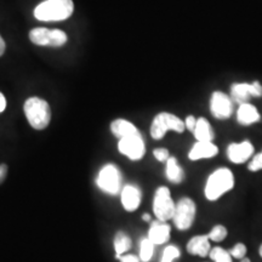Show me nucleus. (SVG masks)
Listing matches in <instances>:
<instances>
[{
	"label": "nucleus",
	"instance_id": "f257e3e1",
	"mask_svg": "<svg viewBox=\"0 0 262 262\" xmlns=\"http://www.w3.org/2000/svg\"><path fill=\"white\" fill-rule=\"evenodd\" d=\"M73 11L72 0H45L34 9V16L39 21L58 22L70 18Z\"/></svg>",
	"mask_w": 262,
	"mask_h": 262
},
{
	"label": "nucleus",
	"instance_id": "f03ea898",
	"mask_svg": "<svg viewBox=\"0 0 262 262\" xmlns=\"http://www.w3.org/2000/svg\"><path fill=\"white\" fill-rule=\"evenodd\" d=\"M234 175L228 168H220L210 173L206 180L204 194L205 198L210 202L220 199L222 195L233 189Z\"/></svg>",
	"mask_w": 262,
	"mask_h": 262
},
{
	"label": "nucleus",
	"instance_id": "7ed1b4c3",
	"mask_svg": "<svg viewBox=\"0 0 262 262\" xmlns=\"http://www.w3.org/2000/svg\"><path fill=\"white\" fill-rule=\"evenodd\" d=\"M24 111L29 125L35 130H44L51 122V108L40 97H29L25 102Z\"/></svg>",
	"mask_w": 262,
	"mask_h": 262
},
{
	"label": "nucleus",
	"instance_id": "20e7f679",
	"mask_svg": "<svg viewBox=\"0 0 262 262\" xmlns=\"http://www.w3.org/2000/svg\"><path fill=\"white\" fill-rule=\"evenodd\" d=\"M185 129V122L180 119L178 116L168 112H162L157 114L153 119L152 125H150V136L155 140H162L170 130L181 134Z\"/></svg>",
	"mask_w": 262,
	"mask_h": 262
},
{
	"label": "nucleus",
	"instance_id": "39448f33",
	"mask_svg": "<svg viewBox=\"0 0 262 262\" xmlns=\"http://www.w3.org/2000/svg\"><path fill=\"white\" fill-rule=\"evenodd\" d=\"M96 185L101 191L110 195L122 192V173L114 164H107L98 172Z\"/></svg>",
	"mask_w": 262,
	"mask_h": 262
},
{
	"label": "nucleus",
	"instance_id": "423d86ee",
	"mask_svg": "<svg viewBox=\"0 0 262 262\" xmlns=\"http://www.w3.org/2000/svg\"><path fill=\"white\" fill-rule=\"evenodd\" d=\"M196 214V206L193 199L185 196L176 203L175 214L172 221L179 231H187L194 224Z\"/></svg>",
	"mask_w": 262,
	"mask_h": 262
},
{
	"label": "nucleus",
	"instance_id": "0eeeda50",
	"mask_svg": "<svg viewBox=\"0 0 262 262\" xmlns=\"http://www.w3.org/2000/svg\"><path fill=\"white\" fill-rule=\"evenodd\" d=\"M175 208L176 203L172 201L169 188L163 186L157 189L153 198V214L156 215L157 220L164 222L172 220Z\"/></svg>",
	"mask_w": 262,
	"mask_h": 262
},
{
	"label": "nucleus",
	"instance_id": "6e6552de",
	"mask_svg": "<svg viewBox=\"0 0 262 262\" xmlns=\"http://www.w3.org/2000/svg\"><path fill=\"white\" fill-rule=\"evenodd\" d=\"M29 39L33 44L38 47H52L58 48L67 42V34L60 29H48V28H33L29 32Z\"/></svg>",
	"mask_w": 262,
	"mask_h": 262
},
{
	"label": "nucleus",
	"instance_id": "1a4fd4ad",
	"mask_svg": "<svg viewBox=\"0 0 262 262\" xmlns=\"http://www.w3.org/2000/svg\"><path fill=\"white\" fill-rule=\"evenodd\" d=\"M118 149H119L122 155L125 156L130 160H135L136 162V160L142 159L146 153V145L140 131L134 134V135L119 139Z\"/></svg>",
	"mask_w": 262,
	"mask_h": 262
},
{
	"label": "nucleus",
	"instance_id": "9d476101",
	"mask_svg": "<svg viewBox=\"0 0 262 262\" xmlns=\"http://www.w3.org/2000/svg\"><path fill=\"white\" fill-rule=\"evenodd\" d=\"M231 98L233 102L247 103L251 97L262 96V85L258 81L253 83H234L231 86Z\"/></svg>",
	"mask_w": 262,
	"mask_h": 262
},
{
	"label": "nucleus",
	"instance_id": "9b49d317",
	"mask_svg": "<svg viewBox=\"0 0 262 262\" xmlns=\"http://www.w3.org/2000/svg\"><path fill=\"white\" fill-rule=\"evenodd\" d=\"M210 112L216 119H228L233 113V100L222 91H215L210 98Z\"/></svg>",
	"mask_w": 262,
	"mask_h": 262
},
{
	"label": "nucleus",
	"instance_id": "f8f14e48",
	"mask_svg": "<svg viewBox=\"0 0 262 262\" xmlns=\"http://www.w3.org/2000/svg\"><path fill=\"white\" fill-rule=\"evenodd\" d=\"M254 156V146L250 141L233 142L227 147V157L233 164L247 163Z\"/></svg>",
	"mask_w": 262,
	"mask_h": 262
},
{
	"label": "nucleus",
	"instance_id": "ddd939ff",
	"mask_svg": "<svg viewBox=\"0 0 262 262\" xmlns=\"http://www.w3.org/2000/svg\"><path fill=\"white\" fill-rule=\"evenodd\" d=\"M141 199H142V195H141L140 188L134 185L124 186L122 192H120V201H122L123 208L129 212L139 209Z\"/></svg>",
	"mask_w": 262,
	"mask_h": 262
},
{
	"label": "nucleus",
	"instance_id": "4468645a",
	"mask_svg": "<svg viewBox=\"0 0 262 262\" xmlns=\"http://www.w3.org/2000/svg\"><path fill=\"white\" fill-rule=\"evenodd\" d=\"M170 232H171V227L166 222L157 220L150 224L147 238L155 245H160L169 242Z\"/></svg>",
	"mask_w": 262,
	"mask_h": 262
},
{
	"label": "nucleus",
	"instance_id": "2eb2a0df",
	"mask_svg": "<svg viewBox=\"0 0 262 262\" xmlns=\"http://www.w3.org/2000/svg\"><path fill=\"white\" fill-rule=\"evenodd\" d=\"M186 249H187V253L189 255L201 257L209 256L211 250L210 239L208 235H195V237L189 239Z\"/></svg>",
	"mask_w": 262,
	"mask_h": 262
},
{
	"label": "nucleus",
	"instance_id": "dca6fc26",
	"mask_svg": "<svg viewBox=\"0 0 262 262\" xmlns=\"http://www.w3.org/2000/svg\"><path fill=\"white\" fill-rule=\"evenodd\" d=\"M219 148L217 146L212 142H201L196 141V143L189 150L188 158L191 160H201V159H210L217 156Z\"/></svg>",
	"mask_w": 262,
	"mask_h": 262
},
{
	"label": "nucleus",
	"instance_id": "f3484780",
	"mask_svg": "<svg viewBox=\"0 0 262 262\" xmlns=\"http://www.w3.org/2000/svg\"><path fill=\"white\" fill-rule=\"evenodd\" d=\"M260 113H258L257 108L253 104L249 102L239 104L237 111V120L241 125H253V124L260 122Z\"/></svg>",
	"mask_w": 262,
	"mask_h": 262
},
{
	"label": "nucleus",
	"instance_id": "a211bd4d",
	"mask_svg": "<svg viewBox=\"0 0 262 262\" xmlns=\"http://www.w3.org/2000/svg\"><path fill=\"white\" fill-rule=\"evenodd\" d=\"M193 134H194L196 141H201V142H212V140L215 139L214 130H212L210 123L205 118L196 119V124Z\"/></svg>",
	"mask_w": 262,
	"mask_h": 262
},
{
	"label": "nucleus",
	"instance_id": "6ab92c4d",
	"mask_svg": "<svg viewBox=\"0 0 262 262\" xmlns=\"http://www.w3.org/2000/svg\"><path fill=\"white\" fill-rule=\"evenodd\" d=\"M165 175L166 179L169 180L171 183L175 185H180L183 180H185V171L180 166L178 159L175 157H170L166 160V168H165Z\"/></svg>",
	"mask_w": 262,
	"mask_h": 262
},
{
	"label": "nucleus",
	"instance_id": "aec40b11",
	"mask_svg": "<svg viewBox=\"0 0 262 262\" xmlns=\"http://www.w3.org/2000/svg\"><path fill=\"white\" fill-rule=\"evenodd\" d=\"M111 131L118 139H123V137L139 133L137 127L125 119H116L114 122H112V124H111Z\"/></svg>",
	"mask_w": 262,
	"mask_h": 262
},
{
	"label": "nucleus",
	"instance_id": "412c9836",
	"mask_svg": "<svg viewBox=\"0 0 262 262\" xmlns=\"http://www.w3.org/2000/svg\"><path fill=\"white\" fill-rule=\"evenodd\" d=\"M114 250H116V257L119 258L122 255H125L126 251L131 248V239L129 235L124 232H118L114 237Z\"/></svg>",
	"mask_w": 262,
	"mask_h": 262
},
{
	"label": "nucleus",
	"instance_id": "4be33fe9",
	"mask_svg": "<svg viewBox=\"0 0 262 262\" xmlns=\"http://www.w3.org/2000/svg\"><path fill=\"white\" fill-rule=\"evenodd\" d=\"M155 253V244L149 241L148 238H145L140 243V260L142 262H148Z\"/></svg>",
	"mask_w": 262,
	"mask_h": 262
},
{
	"label": "nucleus",
	"instance_id": "5701e85b",
	"mask_svg": "<svg viewBox=\"0 0 262 262\" xmlns=\"http://www.w3.org/2000/svg\"><path fill=\"white\" fill-rule=\"evenodd\" d=\"M209 256L212 261L215 262H232V255L228 250L221 248V247H215L210 250Z\"/></svg>",
	"mask_w": 262,
	"mask_h": 262
},
{
	"label": "nucleus",
	"instance_id": "b1692460",
	"mask_svg": "<svg viewBox=\"0 0 262 262\" xmlns=\"http://www.w3.org/2000/svg\"><path fill=\"white\" fill-rule=\"evenodd\" d=\"M180 255H181V251H180L178 247H175V245H168V247L164 249L160 262H173L176 258L180 257Z\"/></svg>",
	"mask_w": 262,
	"mask_h": 262
},
{
	"label": "nucleus",
	"instance_id": "393cba45",
	"mask_svg": "<svg viewBox=\"0 0 262 262\" xmlns=\"http://www.w3.org/2000/svg\"><path fill=\"white\" fill-rule=\"evenodd\" d=\"M227 228L222 225H216L215 227H212V229L209 232L208 237L210 241L212 242H222L224 239L227 237Z\"/></svg>",
	"mask_w": 262,
	"mask_h": 262
},
{
	"label": "nucleus",
	"instance_id": "a878e982",
	"mask_svg": "<svg viewBox=\"0 0 262 262\" xmlns=\"http://www.w3.org/2000/svg\"><path fill=\"white\" fill-rule=\"evenodd\" d=\"M229 253H231L232 257L237 258V260H242V258L247 256L248 250H247V247H245V244L237 243L233 248L231 249V250H229Z\"/></svg>",
	"mask_w": 262,
	"mask_h": 262
},
{
	"label": "nucleus",
	"instance_id": "bb28decb",
	"mask_svg": "<svg viewBox=\"0 0 262 262\" xmlns=\"http://www.w3.org/2000/svg\"><path fill=\"white\" fill-rule=\"evenodd\" d=\"M248 169L250 171H260V170H262V150L251 158L250 163L248 165Z\"/></svg>",
	"mask_w": 262,
	"mask_h": 262
},
{
	"label": "nucleus",
	"instance_id": "cd10ccee",
	"mask_svg": "<svg viewBox=\"0 0 262 262\" xmlns=\"http://www.w3.org/2000/svg\"><path fill=\"white\" fill-rule=\"evenodd\" d=\"M153 156L158 162H166L170 158V153L166 148H156L153 150Z\"/></svg>",
	"mask_w": 262,
	"mask_h": 262
},
{
	"label": "nucleus",
	"instance_id": "c85d7f7f",
	"mask_svg": "<svg viewBox=\"0 0 262 262\" xmlns=\"http://www.w3.org/2000/svg\"><path fill=\"white\" fill-rule=\"evenodd\" d=\"M195 124H196V119L193 116H188L186 118L185 120V125H186V129H188L189 131H194V127H195Z\"/></svg>",
	"mask_w": 262,
	"mask_h": 262
},
{
	"label": "nucleus",
	"instance_id": "c756f323",
	"mask_svg": "<svg viewBox=\"0 0 262 262\" xmlns=\"http://www.w3.org/2000/svg\"><path fill=\"white\" fill-rule=\"evenodd\" d=\"M119 261L120 262H141L140 257L135 256V255H130V254L122 255V256L119 257Z\"/></svg>",
	"mask_w": 262,
	"mask_h": 262
},
{
	"label": "nucleus",
	"instance_id": "7c9ffc66",
	"mask_svg": "<svg viewBox=\"0 0 262 262\" xmlns=\"http://www.w3.org/2000/svg\"><path fill=\"white\" fill-rule=\"evenodd\" d=\"M6 175H8V165L6 164H0V185L5 181Z\"/></svg>",
	"mask_w": 262,
	"mask_h": 262
},
{
	"label": "nucleus",
	"instance_id": "2f4dec72",
	"mask_svg": "<svg viewBox=\"0 0 262 262\" xmlns=\"http://www.w3.org/2000/svg\"><path fill=\"white\" fill-rule=\"evenodd\" d=\"M6 108V98L4 95L0 93V113L4 112Z\"/></svg>",
	"mask_w": 262,
	"mask_h": 262
},
{
	"label": "nucleus",
	"instance_id": "473e14b6",
	"mask_svg": "<svg viewBox=\"0 0 262 262\" xmlns=\"http://www.w3.org/2000/svg\"><path fill=\"white\" fill-rule=\"evenodd\" d=\"M5 49H6V44H5L4 39H3L2 35H0V56H3V55H4Z\"/></svg>",
	"mask_w": 262,
	"mask_h": 262
},
{
	"label": "nucleus",
	"instance_id": "72a5a7b5",
	"mask_svg": "<svg viewBox=\"0 0 262 262\" xmlns=\"http://www.w3.org/2000/svg\"><path fill=\"white\" fill-rule=\"evenodd\" d=\"M142 219H143V220H145V221H147V222H150V221H152V217H150V215H149V214H143Z\"/></svg>",
	"mask_w": 262,
	"mask_h": 262
},
{
	"label": "nucleus",
	"instance_id": "f704fd0d",
	"mask_svg": "<svg viewBox=\"0 0 262 262\" xmlns=\"http://www.w3.org/2000/svg\"><path fill=\"white\" fill-rule=\"evenodd\" d=\"M241 262H251L250 260H249V258L248 257H244V258H242V260H241Z\"/></svg>",
	"mask_w": 262,
	"mask_h": 262
},
{
	"label": "nucleus",
	"instance_id": "c9c22d12",
	"mask_svg": "<svg viewBox=\"0 0 262 262\" xmlns=\"http://www.w3.org/2000/svg\"><path fill=\"white\" fill-rule=\"evenodd\" d=\"M258 254H260V256L262 257V244H261V247H260V249H258Z\"/></svg>",
	"mask_w": 262,
	"mask_h": 262
}]
</instances>
